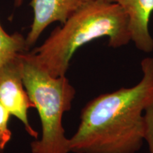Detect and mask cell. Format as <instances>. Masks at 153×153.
<instances>
[{
    "label": "cell",
    "instance_id": "cell-1",
    "mask_svg": "<svg viewBox=\"0 0 153 153\" xmlns=\"http://www.w3.org/2000/svg\"><path fill=\"white\" fill-rule=\"evenodd\" d=\"M142 78L131 87L101 94L82 108L70 152L137 153L145 143L144 111L153 100V57L141 61Z\"/></svg>",
    "mask_w": 153,
    "mask_h": 153
},
{
    "label": "cell",
    "instance_id": "cell-2",
    "mask_svg": "<svg viewBox=\"0 0 153 153\" xmlns=\"http://www.w3.org/2000/svg\"><path fill=\"white\" fill-rule=\"evenodd\" d=\"M108 38L113 48L131 42L128 18L118 3L91 0L57 26L41 46L31 51L34 60L50 75H66L76 51L89 42Z\"/></svg>",
    "mask_w": 153,
    "mask_h": 153
},
{
    "label": "cell",
    "instance_id": "cell-3",
    "mask_svg": "<svg viewBox=\"0 0 153 153\" xmlns=\"http://www.w3.org/2000/svg\"><path fill=\"white\" fill-rule=\"evenodd\" d=\"M19 59L24 87L41 120L42 137L30 143L32 153H70L62 117L71 108L75 89L65 75H50L30 52L20 53Z\"/></svg>",
    "mask_w": 153,
    "mask_h": 153
},
{
    "label": "cell",
    "instance_id": "cell-4",
    "mask_svg": "<svg viewBox=\"0 0 153 153\" xmlns=\"http://www.w3.org/2000/svg\"><path fill=\"white\" fill-rule=\"evenodd\" d=\"M0 102L24 124L30 136L38 139V132L31 127L28 111L34 108L23 82L19 54L0 68Z\"/></svg>",
    "mask_w": 153,
    "mask_h": 153
},
{
    "label": "cell",
    "instance_id": "cell-5",
    "mask_svg": "<svg viewBox=\"0 0 153 153\" xmlns=\"http://www.w3.org/2000/svg\"><path fill=\"white\" fill-rule=\"evenodd\" d=\"M91 0H31L33 20L26 38L28 49L37 42L43 30L54 22L65 24L82 6Z\"/></svg>",
    "mask_w": 153,
    "mask_h": 153
},
{
    "label": "cell",
    "instance_id": "cell-6",
    "mask_svg": "<svg viewBox=\"0 0 153 153\" xmlns=\"http://www.w3.org/2000/svg\"><path fill=\"white\" fill-rule=\"evenodd\" d=\"M128 18L131 42L137 49L145 53L153 51V38L149 24L153 13V0H118Z\"/></svg>",
    "mask_w": 153,
    "mask_h": 153
},
{
    "label": "cell",
    "instance_id": "cell-7",
    "mask_svg": "<svg viewBox=\"0 0 153 153\" xmlns=\"http://www.w3.org/2000/svg\"><path fill=\"white\" fill-rule=\"evenodd\" d=\"M27 51L26 38L22 34L18 32L8 34L0 24V68L19 54Z\"/></svg>",
    "mask_w": 153,
    "mask_h": 153
},
{
    "label": "cell",
    "instance_id": "cell-8",
    "mask_svg": "<svg viewBox=\"0 0 153 153\" xmlns=\"http://www.w3.org/2000/svg\"><path fill=\"white\" fill-rule=\"evenodd\" d=\"M11 114L7 108L0 102V147L4 150L11 138V132L8 128Z\"/></svg>",
    "mask_w": 153,
    "mask_h": 153
},
{
    "label": "cell",
    "instance_id": "cell-9",
    "mask_svg": "<svg viewBox=\"0 0 153 153\" xmlns=\"http://www.w3.org/2000/svg\"><path fill=\"white\" fill-rule=\"evenodd\" d=\"M145 142L148 145L150 153H153V100L145 108Z\"/></svg>",
    "mask_w": 153,
    "mask_h": 153
},
{
    "label": "cell",
    "instance_id": "cell-10",
    "mask_svg": "<svg viewBox=\"0 0 153 153\" xmlns=\"http://www.w3.org/2000/svg\"><path fill=\"white\" fill-rule=\"evenodd\" d=\"M24 0H14V4L16 7H20L22 4Z\"/></svg>",
    "mask_w": 153,
    "mask_h": 153
},
{
    "label": "cell",
    "instance_id": "cell-11",
    "mask_svg": "<svg viewBox=\"0 0 153 153\" xmlns=\"http://www.w3.org/2000/svg\"><path fill=\"white\" fill-rule=\"evenodd\" d=\"M99 1H104V2L108 3H118V0H99Z\"/></svg>",
    "mask_w": 153,
    "mask_h": 153
},
{
    "label": "cell",
    "instance_id": "cell-12",
    "mask_svg": "<svg viewBox=\"0 0 153 153\" xmlns=\"http://www.w3.org/2000/svg\"><path fill=\"white\" fill-rule=\"evenodd\" d=\"M0 153H4V150L0 147Z\"/></svg>",
    "mask_w": 153,
    "mask_h": 153
}]
</instances>
